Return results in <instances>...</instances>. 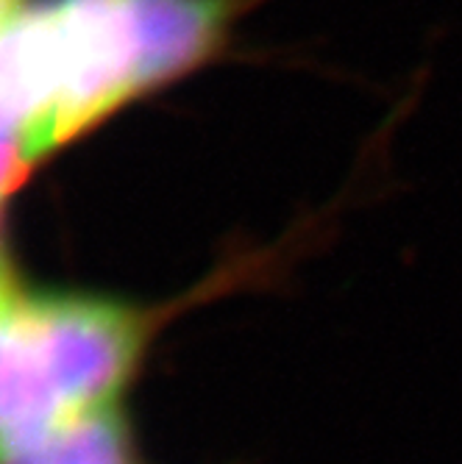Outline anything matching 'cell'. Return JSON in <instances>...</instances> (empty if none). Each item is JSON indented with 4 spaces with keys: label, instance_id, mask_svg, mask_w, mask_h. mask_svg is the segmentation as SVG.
<instances>
[{
    "label": "cell",
    "instance_id": "obj_1",
    "mask_svg": "<svg viewBox=\"0 0 462 464\" xmlns=\"http://www.w3.org/2000/svg\"><path fill=\"white\" fill-rule=\"evenodd\" d=\"M245 0H45L0 34V95L36 156L212 62Z\"/></svg>",
    "mask_w": 462,
    "mask_h": 464
},
{
    "label": "cell",
    "instance_id": "obj_2",
    "mask_svg": "<svg viewBox=\"0 0 462 464\" xmlns=\"http://www.w3.org/2000/svg\"><path fill=\"white\" fill-rule=\"evenodd\" d=\"M151 331L125 301L12 284L0 295V464L123 414Z\"/></svg>",
    "mask_w": 462,
    "mask_h": 464
},
{
    "label": "cell",
    "instance_id": "obj_3",
    "mask_svg": "<svg viewBox=\"0 0 462 464\" xmlns=\"http://www.w3.org/2000/svg\"><path fill=\"white\" fill-rule=\"evenodd\" d=\"M17 6H20V0H0V34H4L15 23Z\"/></svg>",
    "mask_w": 462,
    "mask_h": 464
},
{
    "label": "cell",
    "instance_id": "obj_4",
    "mask_svg": "<svg viewBox=\"0 0 462 464\" xmlns=\"http://www.w3.org/2000/svg\"><path fill=\"white\" fill-rule=\"evenodd\" d=\"M15 281H12V273H6V276H0V295H4L9 286H12Z\"/></svg>",
    "mask_w": 462,
    "mask_h": 464
}]
</instances>
